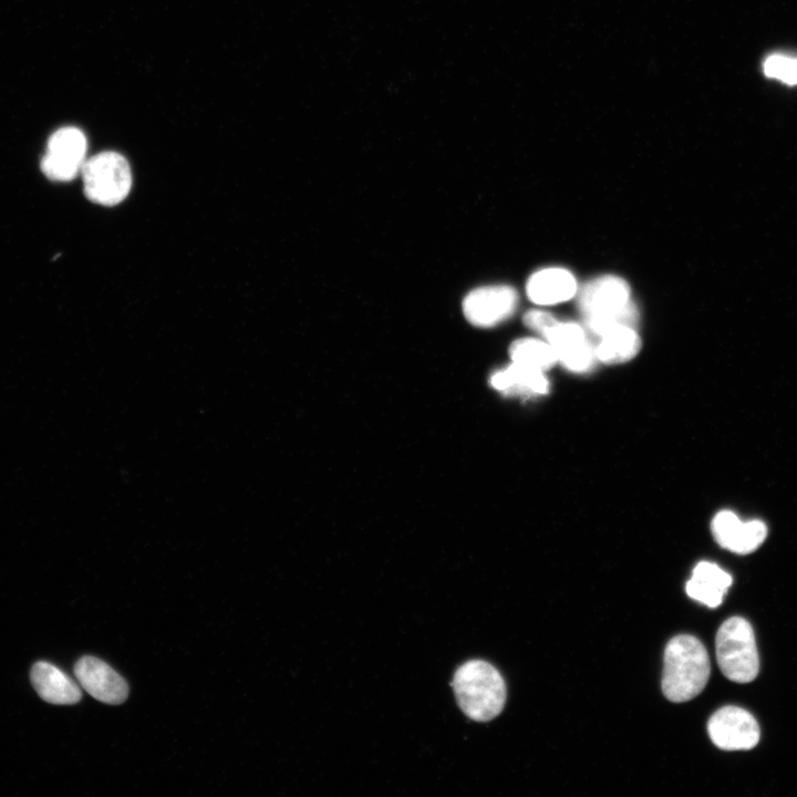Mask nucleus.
Segmentation results:
<instances>
[{
	"instance_id": "1",
	"label": "nucleus",
	"mask_w": 797,
	"mask_h": 797,
	"mask_svg": "<svg viewBox=\"0 0 797 797\" xmlns=\"http://www.w3.org/2000/svg\"><path fill=\"white\" fill-rule=\"evenodd\" d=\"M662 692L674 703L690 701L706 686L711 664L704 644L695 636L680 634L672 638L664 651Z\"/></svg>"
},
{
	"instance_id": "2",
	"label": "nucleus",
	"mask_w": 797,
	"mask_h": 797,
	"mask_svg": "<svg viewBox=\"0 0 797 797\" xmlns=\"http://www.w3.org/2000/svg\"><path fill=\"white\" fill-rule=\"evenodd\" d=\"M578 303L587 327L599 337L618 327H633L638 321L630 287L617 276H602L586 283Z\"/></svg>"
},
{
	"instance_id": "3",
	"label": "nucleus",
	"mask_w": 797,
	"mask_h": 797,
	"mask_svg": "<svg viewBox=\"0 0 797 797\" xmlns=\"http://www.w3.org/2000/svg\"><path fill=\"white\" fill-rule=\"evenodd\" d=\"M453 689L460 710L474 721H490L504 708V679L485 661L472 660L459 666L453 679Z\"/></svg>"
},
{
	"instance_id": "4",
	"label": "nucleus",
	"mask_w": 797,
	"mask_h": 797,
	"mask_svg": "<svg viewBox=\"0 0 797 797\" xmlns=\"http://www.w3.org/2000/svg\"><path fill=\"white\" fill-rule=\"evenodd\" d=\"M717 664L732 682L748 683L759 672V656L751 623L741 617L725 620L715 639Z\"/></svg>"
},
{
	"instance_id": "5",
	"label": "nucleus",
	"mask_w": 797,
	"mask_h": 797,
	"mask_svg": "<svg viewBox=\"0 0 797 797\" xmlns=\"http://www.w3.org/2000/svg\"><path fill=\"white\" fill-rule=\"evenodd\" d=\"M84 194L93 203L113 206L121 203L132 187L131 167L116 152H102L82 166Z\"/></svg>"
},
{
	"instance_id": "6",
	"label": "nucleus",
	"mask_w": 797,
	"mask_h": 797,
	"mask_svg": "<svg viewBox=\"0 0 797 797\" xmlns=\"http://www.w3.org/2000/svg\"><path fill=\"white\" fill-rule=\"evenodd\" d=\"M86 137L76 127H62L48 142L41 161L43 174L54 182H69L81 173L85 162Z\"/></svg>"
},
{
	"instance_id": "7",
	"label": "nucleus",
	"mask_w": 797,
	"mask_h": 797,
	"mask_svg": "<svg viewBox=\"0 0 797 797\" xmlns=\"http://www.w3.org/2000/svg\"><path fill=\"white\" fill-rule=\"evenodd\" d=\"M707 732L713 744L723 751L752 749L760 736L755 717L737 706L716 711L708 720Z\"/></svg>"
},
{
	"instance_id": "8",
	"label": "nucleus",
	"mask_w": 797,
	"mask_h": 797,
	"mask_svg": "<svg viewBox=\"0 0 797 797\" xmlns=\"http://www.w3.org/2000/svg\"><path fill=\"white\" fill-rule=\"evenodd\" d=\"M518 294L509 286H486L472 290L463 300V312L468 322L489 328L508 319L516 310Z\"/></svg>"
},
{
	"instance_id": "9",
	"label": "nucleus",
	"mask_w": 797,
	"mask_h": 797,
	"mask_svg": "<svg viewBox=\"0 0 797 797\" xmlns=\"http://www.w3.org/2000/svg\"><path fill=\"white\" fill-rule=\"evenodd\" d=\"M80 685L100 702L117 705L128 695L126 681L102 660L86 655L74 665Z\"/></svg>"
},
{
	"instance_id": "10",
	"label": "nucleus",
	"mask_w": 797,
	"mask_h": 797,
	"mask_svg": "<svg viewBox=\"0 0 797 797\" xmlns=\"http://www.w3.org/2000/svg\"><path fill=\"white\" fill-rule=\"evenodd\" d=\"M544 337L552 346L557 361L568 370L584 372L593 364L594 348L579 324L557 321Z\"/></svg>"
},
{
	"instance_id": "11",
	"label": "nucleus",
	"mask_w": 797,
	"mask_h": 797,
	"mask_svg": "<svg viewBox=\"0 0 797 797\" xmlns=\"http://www.w3.org/2000/svg\"><path fill=\"white\" fill-rule=\"evenodd\" d=\"M712 532L722 548L738 555H747L763 544L767 528L763 521L744 522L734 513L723 510L712 520Z\"/></svg>"
},
{
	"instance_id": "12",
	"label": "nucleus",
	"mask_w": 797,
	"mask_h": 797,
	"mask_svg": "<svg viewBox=\"0 0 797 797\" xmlns=\"http://www.w3.org/2000/svg\"><path fill=\"white\" fill-rule=\"evenodd\" d=\"M31 683L39 696L51 704L71 705L81 700L77 684L58 666L40 661L30 672Z\"/></svg>"
},
{
	"instance_id": "13",
	"label": "nucleus",
	"mask_w": 797,
	"mask_h": 797,
	"mask_svg": "<svg viewBox=\"0 0 797 797\" xmlns=\"http://www.w3.org/2000/svg\"><path fill=\"white\" fill-rule=\"evenodd\" d=\"M526 290L532 302L550 306L571 299L577 292V282L566 269L547 268L529 278Z\"/></svg>"
},
{
	"instance_id": "14",
	"label": "nucleus",
	"mask_w": 797,
	"mask_h": 797,
	"mask_svg": "<svg viewBox=\"0 0 797 797\" xmlns=\"http://www.w3.org/2000/svg\"><path fill=\"white\" fill-rule=\"evenodd\" d=\"M732 582V577L716 563L701 561L693 569L685 590L690 598L708 608H717Z\"/></svg>"
},
{
	"instance_id": "15",
	"label": "nucleus",
	"mask_w": 797,
	"mask_h": 797,
	"mask_svg": "<svg viewBox=\"0 0 797 797\" xmlns=\"http://www.w3.org/2000/svg\"><path fill=\"white\" fill-rule=\"evenodd\" d=\"M490 385L505 395L538 396L548 393L549 382L544 372L530 370L511 362L496 371Z\"/></svg>"
},
{
	"instance_id": "16",
	"label": "nucleus",
	"mask_w": 797,
	"mask_h": 797,
	"mask_svg": "<svg viewBox=\"0 0 797 797\" xmlns=\"http://www.w3.org/2000/svg\"><path fill=\"white\" fill-rule=\"evenodd\" d=\"M640 346L641 341L633 327L622 325L602 334L594 353L603 363H623L635 356Z\"/></svg>"
},
{
	"instance_id": "17",
	"label": "nucleus",
	"mask_w": 797,
	"mask_h": 797,
	"mask_svg": "<svg viewBox=\"0 0 797 797\" xmlns=\"http://www.w3.org/2000/svg\"><path fill=\"white\" fill-rule=\"evenodd\" d=\"M511 362L524 368L545 372L556 362L552 346L539 339L524 338L516 340L509 349Z\"/></svg>"
},
{
	"instance_id": "18",
	"label": "nucleus",
	"mask_w": 797,
	"mask_h": 797,
	"mask_svg": "<svg viewBox=\"0 0 797 797\" xmlns=\"http://www.w3.org/2000/svg\"><path fill=\"white\" fill-rule=\"evenodd\" d=\"M764 74L788 85H797V58L782 53L770 54L763 64Z\"/></svg>"
},
{
	"instance_id": "19",
	"label": "nucleus",
	"mask_w": 797,
	"mask_h": 797,
	"mask_svg": "<svg viewBox=\"0 0 797 797\" xmlns=\"http://www.w3.org/2000/svg\"><path fill=\"white\" fill-rule=\"evenodd\" d=\"M524 322L529 329L544 337L557 320L547 311L530 310L524 315Z\"/></svg>"
}]
</instances>
